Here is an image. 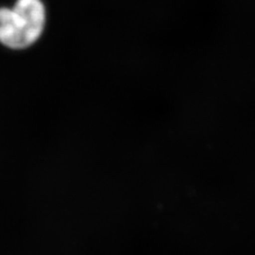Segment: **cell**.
<instances>
[{
	"label": "cell",
	"mask_w": 255,
	"mask_h": 255,
	"mask_svg": "<svg viewBox=\"0 0 255 255\" xmlns=\"http://www.w3.org/2000/svg\"><path fill=\"white\" fill-rule=\"evenodd\" d=\"M45 6L41 0H17L11 9H0V43L11 49H25L42 35Z\"/></svg>",
	"instance_id": "cell-1"
}]
</instances>
